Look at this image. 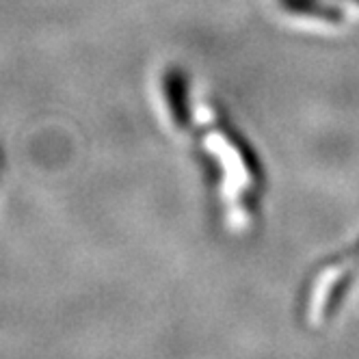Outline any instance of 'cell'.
Returning a JSON list of instances; mask_svg holds the SVG:
<instances>
[]
</instances>
